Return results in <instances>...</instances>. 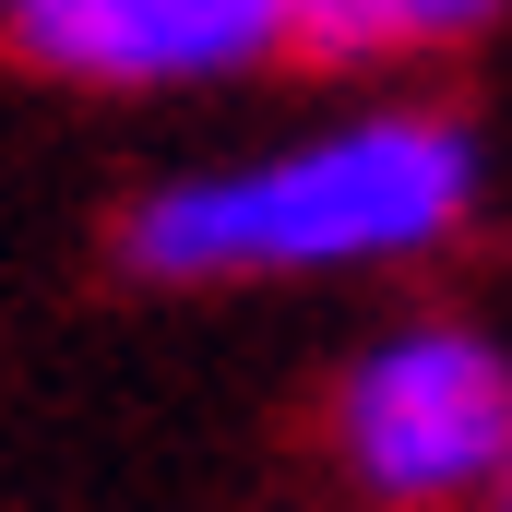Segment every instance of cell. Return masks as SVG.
Wrapping results in <instances>:
<instances>
[{
	"instance_id": "6da1fadb",
	"label": "cell",
	"mask_w": 512,
	"mask_h": 512,
	"mask_svg": "<svg viewBox=\"0 0 512 512\" xmlns=\"http://www.w3.org/2000/svg\"><path fill=\"white\" fill-rule=\"evenodd\" d=\"M489 215V131L441 84H334L322 108L179 155L120 203L131 286L262 298V286H405Z\"/></svg>"
},
{
	"instance_id": "7a4b0ae2",
	"label": "cell",
	"mask_w": 512,
	"mask_h": 512,
	"mask_svg": "<svg viewBox=\"0 0 512 512\" xmlns=\"http://www.w3.org/2000/svg\"><path fill=\"white\" fill-rule=\"evenodd\" d=\"M322 477L346 512L512 501V322L465 298H393L322 370Z\"/></svg>"
},
{
	"instance_id": "3957f363",
	"label": "cell",
	"mask_w": 512,
	"mask_h": 512,
	"mask_svg": "<svg viewBox=\"0 0 512 512\" xmlns=\"http://www.w3.org/2000/svg\"><path fill=\"white\" fill-rule=\"evenodd\" d=\"M0 48L72 96H239L310 60V0H0Z\"/></svg>"
},
{
	"instance_id": "277c9868",
	"label": "cell",
	"mask_w": 512,
	"mask_h": 512,
	"mask_svg": "<svg viewBox=\"0 0 512 512\" xmlns=\"http://www.w3.org/2000/svg\"><path fill=\"white\" fill-rule=\"evenodd\" d=\"M512 24V0H310V60L334 84H441Z\"/></svg>"
},
{
	"instance_id": "5b68a950",
	"label": "cell",
	"mask_w": 512,
	"mask_h": 512,
	"mask_svg": "<svg viewBox=\"0 0 512 512\" xmlns=\"http://www.w3.org/2000/svg\"><path fill=\"white\" fill-rule=\"evenodd\" d=\"M501 512H512V501H501Z\"/></svg>"
}]
</instances>
